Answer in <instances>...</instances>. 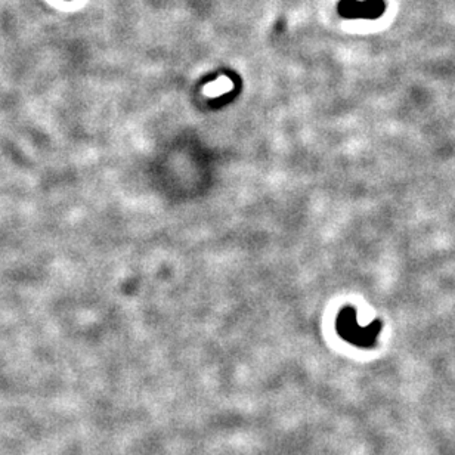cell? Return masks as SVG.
Listing matches in <instances>:
<instances>
[{
    "mask_svg": "<svg viewBox=\"0 0 455 455\" xmlns=\"http://www.w3.org/2000/svg\"><path fill=\"white\" fill-rule=\"evenodd\" d=\"M385 2L383 0H342L339 5V12L344 18H366V20H375L383 15L385 12Z\"/></svg>",
    "mask_w": 455,
    "mask_h": 455,
    "instance_id": "6da1fadb",
    "label": "cell"
},
{
    "mask_svg": "<svg viewBox=\"0 0 455 455\" xmlns=\"http://www.w3.org/2000/svg\"><path fill=\"white\" fill-rule=\"evenodd\" d=\"M342 325H343V328H342L343 336L349 342H352V343L362 346V347L371 346L378 335V330H380V323L378 321L367 328H361L359 325H356L355 315L352 311L347 312V313L344 312V321L342 323Z\"/></svg>",
    "mask_w": 455,
    "mask_h": 455,
    "instance_id": "7a4b0ae2",
    "label": "cell"
}]
</instances>
